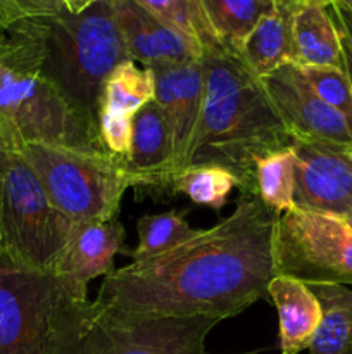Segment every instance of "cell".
<instances>
[{
  "mask_svg": "<svg viewBox=\"0 0 352 354\" xmlns=\"http://www.w3.org/2000/svg\"><path fill=\"white\" fill-rule=\"evenodd\" d=\"M216 318L138 317L72 299L59 313L47 354H209Z\"/></svg>",
  "mask_w": 352,
  "mask_h": 354,
  "instance_id": "obj_4",
  "label": "cell"
},
{
  "mask_svg": "<svg viewBox=\"0 0 352 354\" xmlns=\"http://www.w3.org/2000/svg\"><path fill=\"white\" fill-rule=\"evenodd\" d=\"M64 10L61 0H0V28L38 17H50Z\"/></svg>",
  "mask_w": 352,
  "mask_h": 354,
  "instance_id": "obj_28",
  "label": "cell"
},
{
  "mask_svg": "<svg viewBox=\"0 0 352 354\" xmlns=\"http://www.w3.org/2000/svg\"><path fill=\"white\" fill-rule=\"evenodd\" d=\"M297 207L344 216L352 209V154L347 149L292 140Z\"/></svg>",
  "mask_w": 352,
  "mask_h": 354,
  "instance_id": "obj_12",
  "label": "cell"
},
{
  "mask_svg": "<svg viewBox=\"0 0 352 354\" xmlns=\"http://www.w3.org/2000/svg\"><path fill=\"white\" fill-rule=\"evenodd\" d=\"M17 154L43 185L52 204L75 223L116 220L124 192L133 187L123 161L109 152L21 144Z\"/></svg>",
  "mask_w": 352,
  "mask_h": 354,
  "instance_id": "obj_6",
  "label": "cell"
},
{
  "mask_svg": "<svg viewBox=\"0 0 352 354\" xmlns=\"http://www.w3.org/2000/svg\"><path fill=\"white\" fill-rule=\"evenodd\" d=\"M340 38H342V54H344V68L345 71H347L349 80H351V85H352V45L349 44V40L342 33H340Z\"/></svg>",
  "mask_w": 352,
  "mask_h": 354,
  "instance_id": "obj_33",
  "label": "cell"
},
{
  "mask_svg": "<svg viewBox=\"0 0 352 354\" xmlns=\"http://www.w3.org/2000/svg\"><path fill=\"white\" fill-rule=\"evenodd\" d=\"M273 270L306 283H352V228L342 216L293 209L276 216Z\"/></svg>",
  "mask_w": 352,
  "mask_h": 354,
  "instance_id": "obj_8",
  "label": "cell"
},
{
  "mask_svg": "<svg viewBox=\"0 0 352 354\" xmlns=\"http://www.w3.org/2000/svg\"><path fill=\"white\" fill-rule=\"evenodd\" d=\"M0 256H2V245H0Z\"/></svg>",
  "mask_w": 352,
  "mask_h": 354,
  "instance_id": "obj_37",
  "label": "cell"
},
{
  "mask_svg": "<svg viewBox=\"0 0 352 354\" xmlns=\"http://www.w3.org/2000/svg\"><path fill=\"white\" fill-rule=\"evenodd\" d=\"M14 152H16V144L0 130V196H2L3 178H6L7 168H9L10 158H12Z\"/></svg>",
  "mask_w": 352,
  "mask_h": 354,
  "instance_id": "obj_31",
  "label": "cell"
},
{
  "mask_svg": "<svg viewBox=\"0 0 352 354\" xmlns=\"http://www.w3.org/2000/svg\"><path fill=\"white\" fill-rule=\"evenodd\" d=\"M202 64L204 109L190 166L228 169L244 196H257L255 165L290 147L292 138L261 80L237 54L224 48L206 52Z\"/></svg>",
  "mask_w": 352,
  "mask_h": 354,
  "instance_id": "obj_2",
  "label": "cell"
},
{
  "mask_svg": "<svg viewBox=\"0 0 352 354\" xmlns=\"http://www.w3.org/2000/svg\"><path fill=\"white\" fill-rule=\"evenodd\" d=\"M221 47L237 54L255 24L275 10L271 0H199Z\"/></svg>",
  "mask_w": 352,
  "mask_h": 354,
  "instance_id": "obj_20",
  "label": "cell"
},
{
  "mask_svg": "<svg viewBox=\"0 0 352 354\" xmlns=\"http://www.w3.org/2000/svg\"><path fill=\"white\" fill-rule=\"evenodd\" d=\"M295 159L292 147L282 149L255 165V189L257 197L266 207L276 214L293 209V190H295Z\"/></svg>",
  "mask_w": 352,
  "mask_h": 354,
  "instance_id": "obj_22",
  "label": "cell"
},
{
  "mask_svg": "<svg viewBox=\"0 0 352 354\" xmlns=\"http://www.w3.org/2000/svg\"><path fill=\"white\" fill-rule=\"evenodd\" d=\"M342 218H344V220H345V223H347L349 227L352 228V209H351V211H347V213H345L344 216H342Z\"/></svg>",
  "mask_w": 352,
  "mask_h": 354,
  "instance_id": "obj_34",
  "label": "cell"
},
{
  "mask_svg": "<svg viewBox=\"0 0 352 354\" xmlns=\"http://www.w3.org/2000/svg\"><path fill=\"white\" fill-rule=\"evenodd\" d=\"M75 221L52 204L33 169L14 152L0 196V245L10 263L52 273Z\"/></svg>",
  "mask_w": 352,
  "mask_h": 354,
  "instance_id": "obj_7",
  "label": "cell"
},
{
  "mask_svg": "<svg viewBox=\"0 0 352 354\" xmlns=\"http://www.w3.org/2000/svg\"><path fill=\"white\" fill-rule=\"evenodd\" d=\"M271 2L276 12H280L282 16L290 17V19H292L293 14L306 9V7H314V6L330 7L333 6L337 0H271Z\"/></svg>",
  "mask_w": 352,
  "mask_h": 354,
  "instance_id": "obj_29",
  "label": "cell"
},
{
  "mask_svg": "<svg viewBox=\"0 0 352 354\" xmlns=\"http://www.w3.org/2000/svg\"><path fill=\"white\" fill-rule=\"evenodd\" d=\"M337 2H340V3H344L345 7H349V9L352 10V0H337Z\"/></svg>",
  "mask_w": 352,
  "mask_h": 354,
  "instance_id": "obj_35",
  "label": "cell"
},
{
  "mask_svg": "<svg viewBox=\"0 0 352 354\" xmlns=\"http://www.w3.org/2000/svg\"><path fill=\"white\" fill-rule=\"evenodd\" d=\"M154 97L155 82L152 69L138 68L135 61L128 59L107 76L100 97L99 113L135 118V114L152 102Z\"/></svg>",
  "mask_w": 352,
  "mask_h": 354,
  "instance_id": "obj_21",
  "label": "cell"
},
{
  "mask_svg": "<svg viewBox=\"0 0 352 354\" xmlns=\"http://www.w3.org/2000/svg\"><path fill=\"white\" fill-rule=\"evenodd\" d=\"M292 64L344 68L342 38L328 7H306L292 19Z\"/></svg>",
  "mask_w": 352,
  "mask_h": 354,
  "instance_id": "obj_17",
  "label": "cell"
},
{
  "mask_svg": "<svg viewBox=\"0 0 352 354\" xmlns=\"http://www.w3.org/2000/svg\"><path fill=\"white\" fill-rule=\"evenodd\" d=\"M110 6L131 61L155 68L202 59L199 41L169 26L137 0H110Z\"/></svg>",
  "mask_w": 352,
  "mask_h": 354,
  "instance_id": "obj_13",
  "label": "cell"
},
{
  "mask_svg": "<svg viewBox=\"0 0 352 354\" xmlns=\"http://www.w3.org/2000/svg\"><path fill=\"white\" fill-rule=\"evenodd\" d=\"M261 83L292 140L352 151L347 120L314 93L299 66H282Z\"/></svg>",
  "mask_w": 352,
  "mask_h": 354,
  "instance_id": "obj_10",
  "label": "cell"
},
{
  "mask_svg": "<svg viewBox=\"0 0 352 354\" xmlns=\"http://www.w3.org/2000/svg\"><path fill=\"white\" fill-rule=\"evenodd\" d=\"M321 306L309 354H352V289L344 283H307Z\"/></svg>",
  "mask_w": 352,
  "mask_h": 354,
  "instance_id": "obj_18",
  "label": "cell"
},
{
  "mask_svg": "<svg viewBox=\"0 0 352 354\" xmlns=\"http://www.w3.org/2000/svg\"><path fill=\"white\" fill-rule=\"evenodd\" d=\"M0 130L16 144L106 152L99 127L37 69L0 45Z\"/></svg>",
  "mask_w": 352,
  "mask_h": 354,
  "instance_id": "obj_5",
  "label": "cell"
},
{
  "mask_svg": "<svg viewBox=\"0 0 352 354\" xmlns=\"http://www.w3.org/2000/svg\"><path fill=\"white\" fill-rule=\"evenodd\" d=\"M138 244L130 256L133 261L154 258L197 234L195 228L186 221V211H164V213L145 214L137 221Z\"/></svg>",
  "mask_w": 352,
  "mask_h": 354,
  "instance_id": "obj_23",
  "label": "cell"
},
{
  "mask_svg": "<svg viewBox=\"0 0 352 354\" xmlns=\"http://www.w3.org/2000/svg\"><path fill=\"white\" fill-rule=\"evenodd\" d=\"M255 78H264L285 64H292V24L290 17L273 10L247 35L237 52Z\"/></svg>",
  "mask_w": 352,
  "mask_h": 354,
  "instance_id": "obj_19",
  "label": "cell"
},
{
  "mask_svg": "<svg viewBox=\"0 0 352 354\" xmlns=\"http://www.w3.org/2000/svg\"><path fill=\"white\" fill-rule=\"evenodd\" d=\"M268 296L278 311L282 354H299L309 349L321 322L320 301L309 286L293 277L276 275L269 282Z\"/></svg>",
  "mask_w": 352,
  "mask_h": 354,
  "instance_id": "obj_16",
  "label": "cell"
},
{
  "mask_svg": "<svg viewBox=\"0 0 352 354\" xmlns=\"http://www.w3.org/2000/svg\"><path fill=\"white\" fill-rule=\"evenodd\" d=\"M300 73L321 100L337 109L352 130V85L345 68L299 66Z\"/></svg>",
  "mask_w": 352,
  "mask_h": 354,
  "instance_id": "obj_26",
  "label": "cell"
},
{
  "mask_svg": "<svg viewBox=\"0 0 352 354\" xmlns=\"http://www.w3.org/2000/svg\"><path fill=\"white\" fill-rule=\"evenodd\" d=\"M330 14L331 17H333L337 28L340 30V33L347 38L349 44L352 45V10L340 2H335L333 6H330Z\"/></svg>",
  "mask_w": 352,
  "mask_h": 354,
  "instance_id": "obj_30",
  "label": "cell"
},
{
  "mask_svg": "<svg viewBox=\"0 0 352 354\" xmlns=\"http://www.w3.org/2000/svg\"><path fill=\"white\" fill-rule=\"evenodd\" d=\"M135 189L150 194H173L175 166L168 123L155 100L141 107L133 118V133L128 158L123 161Z\"/></svg>",
  "mask_w": 352,
  "mask_h": 354,
  "instance_id": "obj_15",
  "label": "cell"
},
{
  "mask_svg": "<svg viewBox=\"0 0 352 354\" xmlns=\"http://www.w3.org/2000/svg\"><path fill=\"white\" fill-rule=\"evenodd\" d=\"M61 2L68 12L79 14L83 12V10L90 9V7H92L95 2H99V0H61Z\"/></svg>",
  "mask_w": 352,
  "mask_h": 354,
  "instance_id": "obj_32",
  "label": "cell"
},
{
  "mask_svg": "<svg viewBox=\"0 0 352 354\" xmlns=\"http://www.w3.org/2000/svg\"><path fill=\"white\" fill-rule=\"evenodd\" d=\"M133 118L114 113H99V137L104 151L114 158L124 159L130 154Z\"/></svg>",
  "mask_w": 352,
  "mask_h": 354,
  "instance_id": "obj_27",
  "label": "cell"
},
{
  "mask_svg": "<svg viewBox=\"0 0 352 354\" xmlns=\"http://www.w3.org/2000/svg\"><path fill=\"white\" fill-rule=\"evenodd\" d=\"M259 353H261V349H254V351H245V353H233V354H259Z\"/></svg>",
  "mask_w": 352,
  "mask_h": 354,
  "instance_id": "obj_36",
  "label": "cell"
},
{
  "mask_svg": "<svg viewBox=\"0 0 352 354\" xmlns=\"http://www.w3.org/2000/svg\"><path fill=\"white\" fill-rule=\"evenodd\" d=\"M276 216L257 196L240 194L233 213L214 227L104 277L93 301L138 317H237L269 299Z\"/></svg>",
  "mask_w": 352,
  "mask_h": 354,
  "instance_id": "obj_1",
  "label": "cell"
},
{
  "mask_svg": "<svg viewBox=\"0 0 352 354\" xmlns=\"http://www.w3.org/2000/svg\"><path fill=\"white\" fill-rule=\"evenodd\" d=\"M72 299L54 273L0 256V354H47L59 313Z\"/></svg>",
  "mask_w": 352,
  "mask_h": 354,
  "instance_id": "obj_9",
  "label": "cell"
},
{
  "mask_svg": "<svg viewBox=\"0 0 352 354\" xmlns=\"http://www.w3.org/2000/svg\"><path fill=\"white\" fill-rule=\"evenodd\" d=\"M238 187L237 178L219 166H190L176 176L173 194H185L199 206L221 209L231 190Z\"/></svg>",
  "mask_w": 352,
  "mask_h": 354,
  "instance_id": "obj_24",
  "label": "cell"
},
{
  "mask_svg": "<svg viewBox=\"0 0 352 354\" xmlns=\"http://www.w3.org/2000/svg\"><path fill=\"white\" fill-rule=\"evenodd\" d=\"M123 241L124 228L117 220L76 223L52 273L72 297L88 299L90 282L114 272Z\"/></svg>",
  "mask_w": 352,
  "mask_h": 354,
  "instance_id": "obj_14",
  "label": "cell"
},
{
  "mask_svg": "<svg viewBox=\"0 0 352 354\" xmlns=\"http://www.w3.org/2000/svg\"><path fill=\"white\" fill-rule=\"evenodd\" d=\"M3 31L31 68L99 127L104 83L130 59L110 0H99L79 14L64 9L50 17L21 21Z\"/></svg>",
  "mask_w": 352,
  "mask_h": 354,
  "instance_id": "obj_3",
  "label": "cell"
},
{
  "mask_svg": "<svg viewBox=\"0 0 352 354\" xmlns=\"http://www.w3.org/2000/svg\"><path fill=\"white\" fill-rule=\"evenodd\" d=\"M148 69L154 73V100L161 107L171 133L176 180L179 173L190 168L202 118L206 88L202 59Z\"/></svg>",
  "mask_w": 352,
  "mask_h": 354,
  "instance_id": "obj_11",
  "label": "cell"
},
{
  "mask_svg": "<svg viewBox=\"0 0 352 354\" xmlns=\"http://www.w3.org/2000/svg\"><path fill=\"white\" fill-rule=\"evenodd\" d=\"M137 2L169 26L199 41L204 48V54L223 48L214 37L199 0H137Z\"/></svg>",
  "mask_w": 352,
  "mask_h": 354,
  "instance_id": "obj_25",
  "label": "cell"
}]
</instances>
